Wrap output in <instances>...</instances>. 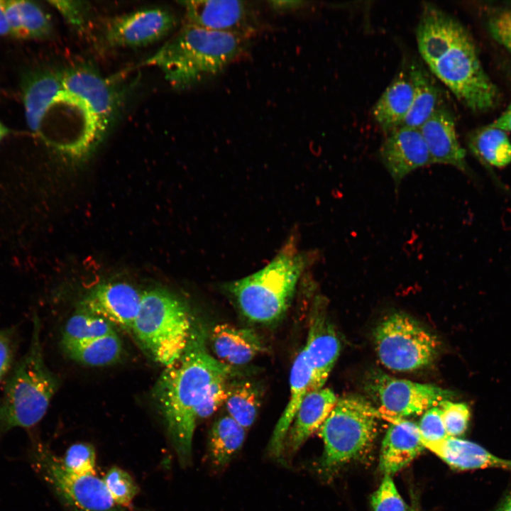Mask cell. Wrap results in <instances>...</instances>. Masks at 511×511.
Listing matches in <instances>:
<instances>
[{
  "instance_id": "obj_1",
  "label": "cell",
  "mask_w": 511,
  "mask_h": 511,
  "mask_svg": "<svg viewBox=\"0 0 511 511\" xmlns=\"http://www.w3.org/2000/svg\"><path fill=\"white\" fill-rule=\"evenodd\" d=\"M416 39L425 64L461 103L473 111L495 105L498 90L485 71L470 33L458 21L426 3Z\"/></svg>"
},
{
  "instance_id": "obj_2",
  "label": "cell",
  "mask_w": 511,
  "mask_h": 511,
  "mask_svg": "<svg viewBox=\"0 0 511 511\" xmlns=\"http://www.w3.org/2000/svg\"><path fill=\"white\" fill-rule=\"evenodd\" d=\"M202 332L194 329L182 356L165 367L154 385L153 397L163 417L181 463L191 460L197 411L211 386L227 379L231 367L208 351Z\"/></svg>"
},
{
  "instance_id": "obj_3",
  "label": "cell",
  "mask_w": 511,
  "mask_h": 511,
  "mask_svg": "<svg viewBox=\"0 0 511 511\" xmlns=\"http://www.w3.org/2000/svg\"><path fill=\"white\" fill-rule=\"evenodd\" d=\"M248 38L187 23L144 64L160 69L176 89L216 76L246 50Z\"/></svg>"
},
{
  "instance_id": "obj_4",
  "label": "cell",
  "mask_w": 511,
  "mask_h": 511,
  "mask_svg": "<svg viewBox=\"0 0 511 511\" xmlns=\"http://www.w3.org/2000/svg\"><path fill=\"white\" fill-rule=\"evenodd\" d=\"M306 261L289 241L263 268L227 284L226 289L247 319L274 322L288 309Z\"/></svg>"
},
{
  "instance_id": "obj_5",
  "label": "cell",
  "mask_w": 511,
  "mask_h": 511,
  "mask_svg": "<svg viewBox=\"0 0 511 511\" xmlns=\"http://www.w3.org/2000/svg\"><path fill=\"white\" fill-rule=\"evenodd\" d=\"M58 388L56 375L45 363L40 324L33 317L29 348L9 378L0 406V429L31 428L45 416Z\"/></svg>"
},
{
  "instance_id": "obj_6",
  "label": "cell",
  "mask_w": 511,
  "mask_h": 511,
  "mask_svg": "<svg viewBox=\"0 0 511 511\" xmlns=\"http://www.w3.org/2000/svg\"><path fill=\"white\" fill-rule=\"evenodd\" d=\"M194 329L188 307L175 294L161 288L143 292L131 332L156 363L167 367L177 361L187 347Z\"/></svg>"
},
{
  "instance_id": "obj_7",
  "label": "cell",
  "mask_w": 511,
  "mask_h": 511,
  "mask_svg": "<svg viewBox=\"0 0 511 511\" xmlns=\"http://www.w3.org/2000/svg\"><path fill=\"white\" fill-rule=\"evenodd\" d=\"M379 414L359 395L338 399L320 428L324 449L319 467L324 476H331L369 449L376 436Z\"/></svg>"
},
{
  "instance_id": "obj_8",
  "label": "cell",
  "mask_w": 511,
  "mask_h": 511,
  "mask_svg": "<svg viewBox=\"0 0 511 511\" xmlns=\"http://www.w3.org/2000/svg\"><path fill=\"white\" fill-rule=\"evenodd\" d=\"M378 358L386 368L400 372L424 368L435 360L437 337L411 317L394 313L383 319L374 332Z\"/></svg>"
},
{
  "instance_id": "obj_9",
  "label": "cell",
  "mask_w": 511,
  "mask_h": 511,
  "mask_svg": "<svg viewBox=\"0 0 511 511\" xmlns=\"http://www.w3.org/2000/svg\"><path fill=\"white\" fill-rule=\"evenodd\" d=\"M33 458L42 476L75 511H130L115 503L103 478L69 471L60 458L43 447L34 451Z\"/></svg>"
},
{
  "instance_id": "obj_10",
  "label": "cell",
  "mask_w": 511,
  "mask_h": 511,
  "mask_svg": "<svg viewBox=\"0 0 511 511\" xmlns=\"http://www.w3.org/2000/svg\"><path fill=\"white\" fill-rule=\"evenodd\" d=\"M368 388L378 400L381 412L396 419L422 414L454 396L451 391L439 386L396 378L383 372L372 374Z\"/></svg>"
},
{
  "instance_id": "obj_11",
  "label": "cell",
  "mask_w": 511,
  "mask_h": 511,
  "mask_svg": "<svg viewBox=\"0 0 511 511\" xmlns=\"http://www.w3.org/2000/svg\"><path fill=\"white\" fill-rule=\"evenodd\" d=\"M177 18L169 9L145 7L111 20L104 33L112 48H141L164 38L176 27Z\"/></svg>"
},
{
  "instance_id": "obj_12",
  "label": "cell",
  "mask_w": 511,
  "mask_h": 511,
  "mask_svg": "<svg viewBox=\"0 0 511 511\" xmlns=\"http://www.w3.org/2000/svg\"><path fill=\"white\" fill-rule=\"evenodd\" d=\"M189 24L210 31L246 37L259 28L256 11L249 1L191 0L179 1Z\"/></svg>"
},
{
  "instance_id": "obj_13",
  "label": "cell",
  "mask_w": 511,
  "mask_h": 511,
  "mask_svg": "<svg viewBox=\"0 0 511 511\" xmlns=\"http://www.w3.org/2000/svg\"><path fill=\"white\" fill-rule=\"evenodd\" d=\"M63 89L84 102L106 133L119 106L114 87L95 69L78 65L61 70Z\"/></svg>"
},
{
  "instance_id": "obj_14",
  "label": "cell",
  "mask_w": 511,
  "mask_h": 511,
  "mask_svg": "<svg viewBox=\"0 0 511 511\" xmlns=\"http://www.w3.org/2000/svg\"><path fill=\"white\" fill-rule=\"evenodd\" d=\"M312 371L311 390L322 388L340 353L341 344L328 318L325 303L317 299L311 312L307 342L302 348Z\"/></svg>"
},
{
  "instance_id": "obj_15",
  "label": "cell",
  "mask_w": 511,
  "mask_h": 511,
  "mask_svg": "<svg viewBox=\"0 0 511 511\" xmlns=\"http://www.w3.org/2000/svg\"><path fill=\"white\" fill-rule=\"evenodd\" d=\"M142 295L143 292L125 282H101L86 294L79 307L104 319L113 326L131 331Z\"/></svg>"
},
{
  "instance_id": "obj_16",
  "label": "cell",
  "mask_w": 511,
  "mask_h": 511,
  "mask_svg": "<svg viewBox=\"0 0 511 511\" xmlns=\"http://www.w3.org/2000/svg\"><path fill=\"white\" fill-rule=\"evenodd\" d=\"M378 154L396 189L410 173L432 164L426 143L417 128L400 126L388 134Z\"/></svg>"
},
{
  "instance_id": "obj_17",
  "label": "cell",
  "mask_w": 511,
  "mask_h": 511,
  "mask_svg": "<svg viewBox=\"0 0 511 511\" xmlns=\"http://www.w3.org/2000/svg\"><path fill=\"white\" fill-rule=\"evenodd\" d=\"M432 164L454 166L467 173L466 153L458 139L454 117L441 105L419 128Z\"/></svg>"
},
{
  "instance_id": "obj_18",
  "label": "cell",
  "mask_w": 511,
  "mask_h": 511,
  "mask_svg": "<svg viewBox=\"0 0 511 511\" xmlns=\"http://www.w3.org/2000/svg\"><path fill=\"white\" fill-rule=\"evenodd\" d=\"M338 398L330 388L309 391L304 397L285 442V451L295 453L305 441L321 428L336 404Z\"/></svg>"
},
{
  "instance_id": "obj_19",
  "label": "cell",
  "mask_w": 511,
  "mask_h": 511,
  "mask_svg": "<svg viewBox=\"0 0 511 511\" xmlns=\"http://www.w3.org/2000/svg\"><path fill=\"white\" fill-rule=\"evenodd\" d=\"M62 87L61 71L40 70L28 73L23 80V100L29 128L40 134L45 117L55 106Z\"/></svg>"
},
{
  "instance_id": "obj_20",
  "label": "cell",
  "mask_w": 511,
  "mask_h": 511,
  "mask_svg": "<svg viewBox=\"0 0 511 511\" xmlns=\"http://www.w3.org/2000/svg\"><path fill=\"white\" fill-rule=\"evenodd\" d=\"M210 341L216 358L231 367L247 364L265 350L261 338L253 329L229 324L214 326Z\"/></svg>"
},
{
  "instance_id": "obj_21",
  "label": "cell",
  "mask_w": 511,
  "mask_h": 511,
  "mask_svg": "<svg viewBox=\"0 0 511 511\" xmlns=\"http://www.w3.org/2000/svg\"><path fill=\"white\" fill-rule=\"evenodd\" d=\"M424 446L456 470L493 468L511 471V460L498 457L479 444L458 437L448 436Z\"/></svg>"
},
{
  "instance_id": "obj_22",
  "label": "cell",
  "mask_w": 511,
  "mask_h": 511,
  "mask_svg": "<svg viewBox=\"0 0 511 511\" xmlns=\"http://www.w3.org/2000/svg\"><path fill=\"white\" fill-rule=\"evenodd\" d=\"M424 449L418 425L397 419L390 424L383 439L380 468L385 475L390 476L406 466Z\"/></svg>"
},
{
  "instance_id": "obj_23",
  "label": "cell",
  "mask_w": 511,
  "mask_h": 511,
  "mask_svg": "<svg viewBox=\"0 0 511 511\" xmlns=\"http://www.w3.org/2000/svg\"><path fill=\"white\" fill-rule=\"evenodd\" d=\"M413 92L407 67L404 66L373 108V119L385 136L402 124L412 105Z\"/></svg>"
},
{
  "instance_id": "obj_24",
  "label": "cell",
  "mask_w": 511,
  "mask_h": 511,
  "mask_svg": "<svg viewBox=\"0 0 511 511\" xmlns=\"http://www.w3.org/2000/svg\"><path fill=\"white\" fill-rule=\"evenodd\" d=\"M312 381V371L302 349L291 368L289 401L278 419L268 445V451L272 456L279 459L284 455L288 431L304 397L310 390Z\"/></svg>"
},
{
  "instance_id": "obj_25",
  "label": "cell",
  "mask_w": 511,
  "mask_h": 511,
  "mask_svg": "<svg viewBox=\"0 0 511 511\" xmlns=\"http://www.w3.org/2000/svg\"><path fill=\"white\" fill-rule=\"evenodd\" d=\"M407 69L413 85V99L400 126L419 128L441 106V92L424 65L417 60L410 61Z\"/></svg>"
},
{
  "instance_id": "obj_26",
  "label": "cell",
  "mask_w": 511,
  "mask_h": 511,
  "mask_svg": "<svg viewBox=\"0 0 511 511\" xmlns=\"http://www.w3.org/2000/svg\"><path fill=\"white\" fill-rule=\"evenodd\" d=\"M246 429L229 415L218 419L212 425L209 436V453L213 465L225 466L241 448Z\"/></svg>"
},
{
  "instance_id": "obj_27",
  "label": "cell",
  "mask_w": 511,
  "mask_h": 511,
  "mask_svg": "<svg viewBox=\"0 0 511 511\" xmlns=\"http://www.w3.org/2000/svg\"><path fill=\"white\" fill-rule=\"evenodd\" d=\"M72 360L82 364L100 367L116 363L120 358L123 347L116 332L94 339L62 346Z\"/></svg>"
},
{
  "instance_id": "obj_28",
  "label": "cell",
  "mask_w": 511,
  "mask_h": 511,
  "mask_svg": "<svg viewBox=\"0 0 511 511\" xmlns=\"http://www.w3.org/2000/svg\"><path fill=\"white\" fill-rule=\"evenodd\" d=\"M471 150L488 165L503 167L511 163V142L505 132L487 126L472 132L468 140Z\"/></svg>"
},
{
  "instance_id": "obj_29",
  "label": "cell",
  "mask_w": 511,
  "mask_h": 511,
  "mask_svg": "<svg viewBox=\"0 0 511 511\" xmlns=\"http://www.w3.org/2000/svg\"><path fill=\"white\" fill-rule=\"evenodd\" d=\"M260 403V391L253 383L243 380L229 384L224 404L228 415L246 429L255 422Z\"/></svg>"
},
{
  "instance_id": "obj_30",
  "label": "cell",
  "mask_w": 511,
  "mask_h": 511,
  "mask_svg": "<svg viewBox=\"0 0 511 511\" xmlns=\"http://www.w3.org/2000/svg\"><path fill=\"white\" fill-rule=\"evenodd\" d=\"M116 332L104 319L81 307L67 320L62 336V346L82 342Z\"/></svg>"
},
{
  "instance_id": "obj_31",
  "label": "cell",
  "mask_w": 511,
  "mask_h": 511,
  "mask_svg": "<svg viewBox=\"0 0 511 511\" xmlns=\"http://www.w3.org/2000/svg\"><path fill=\"white\" fill-rule=\"evenodd\" d=\"M103 480L115 503L124 508L129 507L139 490L131 476L116 466L106 472Z\"/></svg>"
},
{
  "instance_id": "obj_32",
  "label": "cell",
  "mask_w": 511,
  "mask_h": 511,
  "mask_svg": "<svg viewBox=\"0 0 511 511\" xmlns=\"http://www.w3.org/2000/svg\"><path fill=\"white\" fill-rule=\"evenodd\" d=\"M21 22L26 38H45L52 31L48 13L37 4L30 1H18Z\"/></svg>"
},
{
  "instance_id": "obj_33",
  "label": "cell",
  "mask_w": 511,
  "mask_h": 511,
  "mask_svg": "<svg viewBox=\"0 0 511 511\" xmlns=\"http://www.w3.org/2000/svg\"><path fill=\"white\" fill-rule=\"evenodd\" d=\"M60 459L64 467L70 472L96 475V453L90 444L80 442L71 445Z\"/></svg>"
},
{
  "instance_id": "obj_34",
  "label": "cell",
  "mask_w": 511,
  "mask_h": 511,
  "mask_svg": "<svg viewBox=\"0 0 511 511\" xmlns=\"http://www.w3.org/2000/svg\"><path fill=\"white\" fill-rule=\"evenodd\" d=\"M442 413V419L449 436L458 437L463 435L471 418V410L465 402H455L450 400L441 402L438 405Z\"/></svg>"
},
{
  "instance_id": "obj_35",
  "label": "cell",
  "mask_w": 511,
  "mask_h": 511,
  "mask_svg": "<svg viewBox=\"0 0 511 511\" xmlns=\"http://www.w3.org/2000/svg\"><path fill=\"white\" fill-rule=\"evenodd\" d=\"M370 502L373 511H410L389 475H385Z\"/></svg>"
},
{
  "instance_id": "obj_36",
  "label": "cell",
  "mask_w": 511,
  "mask_h": 511,
  "mask_svg": "<svg viewBox=\"0 0 511 511\" xmlns=\"http://www.w3.org/2000/svg\"><path fill=\"white\" fill-rule=\"evenodd\" d=\"M418 428L423 444L439 442L449 436L439 406L432 407L424 412Z\"/></svg>"
},
{
  "instance_id": "obj_37",
  "label": "cell",
  "mask_w": 511,
  "mask_h": 511,
  "mask_svg": "<svg viewBox=\"0 0 511 511\" xmlns=\"http://www.w3.org/2000/svg\"><path fill=\"white\" fill-rule=\"evenodd\" d=\"M227 379H223L213 384L206 393L197 411V421L206 419L216 412L225 404L229 383Z\"/></svg>"
},
{
  "instance_id": "obj_38",
  "label": "cell",
  "mask_w": 511,
  "mask_h": 511,
  "mask_svg": "<svg viewBox=\"0 0 511 511\" xmlns=\"http://www.w3.org/2000/svg\"><path fill=\"white\" fill-rule=\"evenodd\" d=\"M48 2L75 28H83L88 20L91 6L87 1L57 0Z\"/></svg>"
},
{
  "instance_id": "obj_39",
  "label": "cell",
  "mask_w": 511,
  "mask_h": 511,
  "mask_svg": "<svg viewBox=\"0 0 511 511\" xmlns=\"http://www.w3.org/2000/svg\"><path fill=\"white\" fill-rule=\"evenodd\" d=\"M491 36L511 52V8L495 12L488 19Z\"/></svg>"
},
{
  "instance_id": "obj_40",
  "label": "cell",
  "mask_w": 511,
  "mask_h": 511,
  "mask_svg": "<svg viewBox=\"0 0 511 511\" xmlns=\"http://www.w3.org/2000/svg\"><path fill=\"white\" fill-rule=\"evenodd\" d=\"M4 9L11 35L18 38H26L22 26L18 1H4Z\"/></svg>"
},
{
  "instance_id": "obj_41",
  "label": "cell",
  "mask_w": 511,
  "mask_h": 511,
  "mask_svg": "<svg viewBox=\"0 0 511 511\" xmlns=\"http://www.w3.org/2000/svg\"><path fill=\"white\" fill-rule=\"evenodd\" d=\"M13 359V346L10 335L0 331V381L8 373Z\"/></svg>"
},
{
  "instance_id": "obj_42",
  "label": "cell",
  "mask_w": 511,
  "mask_h": 511,
  "mask_svg": "<svg viewBox=\"0 0 511 511\" xmlns=\"http://www.w3.org/2000/svg\"><path fill=\"white\" fill-rule=\"evenodd\" d=\"M269 6L275 11L279 12H285L297 10L304 6L307 4L304 1H270L268 2Z\"/></svg>"
},
{
  "instance_id": "obj_43",
  "label": "cell",
  "mask_w": 511,
  "mask_h": 511,
  "mask_svg": "<svg viewBox=\"0 0 511 511\" xmlns=\"http://www.w3.org/2000/svg\"><path fill=\"white\" fill-rule=\"evenodd\" d=\"M489 126L504 131H511V102L506 110Z\"/></svg>"
},
{
  "instance_id": "obj_44",
  "label": "cell",
  "mask_w": 511,
  "mask_h": 511,
  "mask_svg": "<svg viewBox=\"0 0 511 511\" xmlns=\"http://www.w3.org/2000/svg\"><path fill=\"white\" fill-rule=\"evenodd\" d=\"M8 34L11 33L5 13L4 1L0 0V36Z\"/></svg>"
},
{
  "instance_id": "obj_45",
  "label": "cell",
  "mask_w": 511,
  "mask_h": 511,
  "mask_svg": "<svg viewBox=\"0 0 511 511\" xmlns=\"http://www.w3.org/2000/svg\"><path fill=\"white\" fill-rule=\"evenodd\" d=\"M496 511H511V492L502 501Z\"/></svg>"
},
{
  "instance_id": "obj_46",
  "label": "cell",
  "mask_w": 511,
  "mask_h": 511,
  "mask_svg": "<svg viewBox=\"0 0 511 511\" xmlns=\"http://www.w3.org/2000/svg\"><path fill=\"white\" fill-rule=\"evenodd\" d=\"M8 129L0 122V141L8 133Z\"/></svg>"
}]
</instances>
